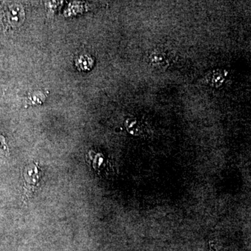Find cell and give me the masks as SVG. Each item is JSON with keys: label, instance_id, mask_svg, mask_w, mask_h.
I'll list each match as a JSON object with an SVG mask.
<instances>
[{"label": "cell", "instance_id": "cell-2", "mask_svg": "<svg viewBox=\"0 0 251 251\" xmlns=\"http://www.w3.org/2000/svg\"><path fill=\"white\" fill-rule=\"evenodd\" d=\"M25 18V12L20 5H11L5 10L4 19L6 24L11 27H18L22 24Z\"/></svg>", "mask_w": 251, "mask_h": 251}, {"label": "cell", "instance_id": "cell-4", "mask_svg": "<svg viewBox=\"0 0 251 251\" xmlns=\"http://www.w3.org/2000/svg\"><path fill=\"white\" fill-rule=\"evenodd\" d=\"M6 145L5 144L4 138L0 136V153L6 152Z\"/></svg>", "mask_w": 251, "mask_h": 251}, {"label": "cell", "instance_id": "cell-1", "mask_svg": "<svg viewBox=\"0 0 251 251\" xmlns=\"http://www.w3.org/2000/svg\"><path fill=\"white\" fill-rule=\"evenodd\" d=\"M24 176V193L26 198L30 197L32 193L35 191L39 180V171L35 164L29 165L26 167L23 173Z\"/></svg>", "mask_w": 251, "mask_h": 251}, {"label": "cell", "instance_id": "cell-3", "mask_svg": "<svg viewBox=\"0 0 251 251\" xmlns=\"http://www.w3.org/2000/svg\"><path fill=\"white\" fill-rule=\"evenodd\" d=\"M75 66L80 71H90L94 66V59L88 54H81L75 59Z\"/></svg>", "mask_w": 251, "mask_h": 251}]
</instances>
